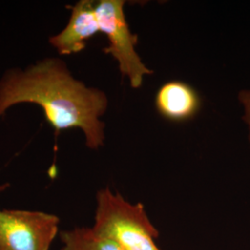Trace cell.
<instances>
[{"mask_svg": "<svg viewBox=\"0 0 250 250\" xmlns=\"http://www.w3.org/2000/svg\"><path fill=\"white\" fill-rule=\"evenodd\" d=\"M25 103L42 108L56 134L77 128L84 134L90 149L104 146L106 125L101 117L108 106L107 95L76 79L62 59L46 57L2 74L0 119L11 107Z\"/></svg>", "mask_w": 250, "mask_h": 250, "instance_id": "cell-1", "label": "cell"}, {"mask_svg": "<svg viewBox=\"0 0 250 250\" xmlns=\"http://www.w3.org/2000/svg\"><path fill=\"white\" fill-rule=\"evenodd\" d=\"M67 25L60 33L50 36L49 44L61 56L83 51L91 37L100 32L96 13V1L80 0L71 7Z\"/></svg>", "mask_w": 250, "mask_h": 250, "instance_id": "cell-5", "label": "cell"}, {"mask_svg": "<svg viewBox=\"0 0 250 250\" xmlns=\"http://www.w3.org/2000/svg\"><path fill=\"white\" fill-rule=\"evenodd\" d=\"M238 99L244 107L243 120L249 127V140L250 142V90H243L238 94Z\"/></svg>", "mask_w": 250, "mask_h": 250, "instance_id": "cell-8", "label": "cell"}, {"mask_svg": "<svg viewBox=\"0 0 250 250\" xmlns=\"http://www.w3.org/2000/svg\"><path fill=\"white\" fill-rule=\"evenodd\" d=\"M61 250H121L113 242L99 235L92 227H74L60 232Z\"/></svg>", "mask_w": 250, "mask_h": 250, "instance_id": "cell-7", "label": "cell"}, {"mask_svg": "<svg viewBox=\"0 0 250 250\" xmlns=\"http://www.w3.org/2000/svg\"><path fill=\"white\" fill-rule=\"evenodd\" d=\"M9 187L0 185V194ZM60 223L57 215L45 211L0 208V250H49Z\"/></svg>", "mask_w": 250, "mask_h": 250, "instance_id": "cell-4", "label": "cell"}, {"mask_svg": "<svg viewBox=\"0 0 250 250\" xmlns=\"http://www.w3.org/2000/svg\"><path fill=\"white\" fill-rule=\"evenodd\" d=\"M124 0H99L96 2V13L99 30L107 36L108 45L104 52L118 63L119 70L127 77L133 88L142 86L145 75L152 73L135 50L138 36L134 35L125 17Z\"/></svg>", "mask_w": 250, "mask_h": 250, "instance_id": "cell-3", "label": "cell"}, {"mask_svg": "<svg viewBox=\"0 0 250 250\" xmlns=\"http://www.w3.org/2000/svg\"><path fill=\"white\" fill-rule=\"evenodd\" d=\"M92 228L121 250H161L155 243L159 231L142 203L132 204L108 188L98 191Z\"/></svg>", "mask_w": 250, "mask_h": 250, "instance_id": "cell-2", "label": "cell"}, {"mask_svg": "<svg viewBox=\"0 0 250 250\" xmlns=\"http://www.w3.org/2000/svg\"><path fill=\"white\" fill-rule=\"evenodd\" d=\"M155 105L158 112L166 120L182 123L197 115L201 99L190 84L182 81H170L158 90Z\"/></svg>", "mask_w": 250, "mask_h": 250, "instance_id": "cell-6", "label": "cell"}]
</instances>
